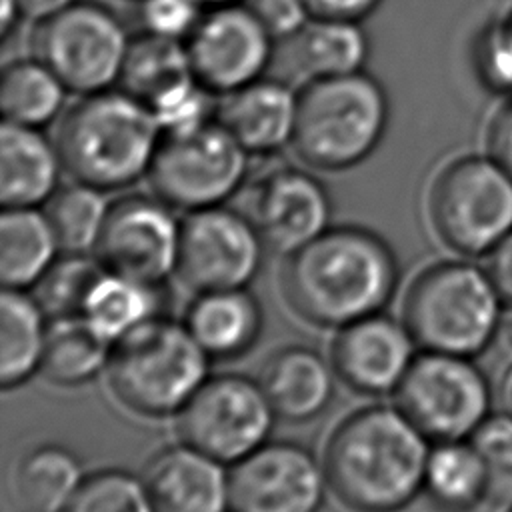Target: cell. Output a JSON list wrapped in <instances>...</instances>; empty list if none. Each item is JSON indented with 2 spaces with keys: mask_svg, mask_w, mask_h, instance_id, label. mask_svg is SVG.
<instances>
[{
  "mask_svg": "<svg viewBox=\"0 0 512 512\" xmlns=\"http://www.w3.org/2000/svg\"><path fill=\"white\" fill-rule=\"evenodd\" d=\"M474 64L488 88L512 94V12L500 10L478 34Z\"/></svg>",
  "mask_w": 512,
  "mask_h": 512,
  "instance_id": "36",
  "label": "cell"
},
{
  "mask_svg": "<svg viewBox=\"0 0 512 512\" xmlns=\"http://www.w3.org/2000/svg\"><path fill=\"white\" fill-rule=\"evenodd\" d=\"M60 250L54 228L38 208H4L0 218V280L26 290L50 270Z\"/></svg>",
  "mask_w": 512,
  "mask_h": 512,
  "instance_id": "23",
  "label": "cell"
},
{
  "mask_svg": "<svg viewBox=\"0 0 512 512\" xmlns=\"http://www.w3.org/2000/svg\"><path fill=\"white\" fill-rule=\"evenodd\" d=\"M162 128L154 112L126 90L82 96L56 134L64 170L100 190L134 184L148 174Z\"/></svg>",
  "mask_w": 512,
  "mask_h": 512,
  "instance_id": "3",
  "label": "cell"
},
{
  "mask_svg": "<svg viewBox=\"0 0 512 512\" xmlns=\"http://www.w3.org/2000/svg\"><path fill=\"white\" fill-rule=\"evenodd\" d=\"M264 246L244 212L224 204L194 210L182 222L176 274L196 292L248 288L262 268Z\"/></svg>",
  "mask_w": 512,
  "mask_h": 512,
  "instance_id": "12",
  "label": "cell"
},
{
  "mask_svg": "<svg viewBox=\"0 0 512 512\" xmlns=\"http://www.w3.org/2000/svg\"><path fill=\"white\" fill-rule=\"evenodd\" d=\"M244 214L264 244L290 254L330 228L332 206L318 178L304 170L278 168L252 186Z\"/></svg>",
  "mask_w": 512,
  "mask_h": 512,
  "instance_id": "16",
  "label": "cell"
},
{
  "mask_svg": "<svg viewBox=\"0 0 512 512\" xmlns=\"http://www.w3.org/2000/svg\"><path fill=\"white\" fill-rule=\"evenodd\" d=\"M502 12H512V0H502Z\"/></svg>",
  "mask_w": 512,
  "mask_h": 512,
  "instance_id": "47",
  "label": "cell"
},
{
  "mask_svg": "<svg viewBox=\"0 0 512 512\" xmlns=\"http://www.w3.org/2000/svg\"><path fill=\"white\" fill-rule=\"evenodd\" d=\"M202 4L196 0H140L144 32L162 38H188L200 20Z\"/></svg>",
  "mask_w": 512,
  "mask_h": 512,
  "instance_id": "37",
  "label": "cell"
},
{
  "mask_svg": "<svg viewBox=\"0 0 512 512\" xmlns=\"http://www.w3.org/2000/svg\"><path fill=\"white\" fill-rule=\"evenodd\" d=\"M280 286L300 318L342 328L382 312L398 286V260L376 232L334 226L288 254Z\"/></svg>",
  "mask_w": 512,
  "mask_h": 512,
  "instance_id": "1",
  "label": "cell"
},
{
  "mask_svg": "<svg viewBox=\"0 0 512 512\" xmlns=\"http://www.w3.org/2000/svg\"><path fill=\"white\" fill-rule=\"evenodd\" d=\"M184 324L212 358L246 354L262 332V308L248 288L198 292Z\"/></svg>",
  "mask_w": 512,
  "mask_h": 512,
  "instance_id": "22",
  "label": "cell"
},
{
  "mask_svg": "<svg viewBox=\"0 0 512 512\" xmlns=\"http://www.w3.org/2000/svg\"><path fill=\"white\" fill-rule=\"evenodd\" d=\"M202 6H222V4H236L238 0H196Z\"/></svg>",
  "mask_w": 512,
  "mask_h": 512,
  "instance_id": "46",
  "label": "cell"
},
{
  "mask_svg": "<svg viewBox=\"0 0 512 512\" xmlns=\"http://www.w3.org/2000/svg\"><path fill=\"white\" fill-rule=\"evenodd\" d=\"M328 478L302 444L276 440L232 464L230 512H318Z\"/></svg>",
  "mask_w": 512,
  "mask_h": 512,
  "instance_id": "15",
  "label": "cell"
},
{
  "mask_svg": "<svg viewBox=\"0 0 512 512\" xmlns=\"http://www.w3.org/2000/svg\"><path fill=\"white\" fill-rule=\"evenodd\" d=\"M510 512H512V508H510Z\"/></svg>",
  "mask_w": 512,
  "mask_h": 512,
  "instance_id": "48",
  "label": "cell"
},
{
  "mask_svg": "<svg viewBox=\"0 0 512 512\" xmlns=\"http://www.w3.org/2000/svg\"><path fill=\"white\" fill-rule=\"evenodd\" d=\"M64 512H156L144 476L106 468L84 476Z\"/></svg>",
  "mask_w": 512,
  "mask_h": 512,
  "instance_id": "34",
  "label": "cell"
},
{
  "mask_svg": "<svg viewBox=\"0 0 512 512\" xmlns=\"http://www.w3.org/2000/svg\"><path fill=\"white\" fill-rule=\"evenodd\" d=\"M492 346L496 348V354L510 366L512 364V304L510 308L502 310Z\"/></svg>",
  "mask_w": 512,
  "mask_h": 512,
  "instance_id": "43",
  "label": "cell"
},
{
  "mask_svg": "<svg viewBox=\"0 0 512 512\" xmlns=\"http://www.w3.org/2000/svg\"><path fill=\"white\" fill-rule=\"evenodd\" d=\"M18 16H22L18 0H2V10H0V34H2V38H6L10 34Z\"/></svg>",
  "mask_w": 512,
  "mask_h": 512,
  "instance_id": "44",
  "label": "cell"
},
{
  "mask_svg": "<svg viewBox=\"0 0 512 512\" xmlns=\"http://www.w3.org/2000/svg\"><path fill=\"white\" fill-rule=\"evenodd\" d=\"M500 398H502V404H504V410L512 414V364L508 366L504 378H502V384H500Z\"/></svg>",
  "mask_w": 512,
  "mask_h": 512,
  "instance_id": "45",
  "label": "cell"
},
{
  "mask_svg": "<svg viewBox=\"0 0 512 512\" xmlns=\"http://www.w3.org/2000/svg\"><path fill=\"white\" fill-rule=\"evenodd\" d=\"M382 0H304L312 18L318 20H362Z\"/></svg>",
  "mask_w": 512,
  "mask_h": 512,
  "instance_id": "40",
  "label": "cell"
},
{
  "mask_svg": "<svg viewBox=\"0 0 512 512\" xmlns=\"http://www.w3.org/2000/svg\"><path fill=\"white\" fill-rule=\"evenodd\" d=\"M486 270L504 302L512 304V232L506 234L488 254Z\"/></svg>",
  "mask_w": 512,
  "mask_h": 512,
  "instance_id": "41",
  "label": "cell"
},
{
  "mask_svg": "<svg viewBox=\"0 0 512 512\" xmlns=\"http://www.w3.org/2000/svg\"><path fill=\"white\" fill-rule=\"evenodd\" d=\"M66 92L64 82L40 58L14 60L0 76L4 120L42 128L60 114Z\"/></svg>",
  "mask_w": 512,
  "mask_h": 512,
  "instance_id": "30",
  "label": "cell"
},
{
  "mask_svg": "<svg viewBox=\"0 0 512 512\" xmlns=\"http://www.w3.org/2000/svg\"><path fill=\"white\" fill-rule=\"evenodd\" d=\"M144 480L156 512H228L230 472L214 456L180 442L160 450Z\"/></svg>",
  "mask_w": 512,
  "mask_h": 512,
  "instance_id": "18",
  "label": "cell"
},
{
  "mask_svg": "<svg viewBox=\"0 0 512 512\" xmlns=\"http://www.w3.org/2000/svg\"><path fill=\"white\" fill-rule=\"evenodd\" d=\"M388 114L384 88L362 70L310 78L298 92L290 144L316 170H348L380 144Z\"/></svg>",
  "mask_w": 512,
  "mask_h": 512,
  "instance_id": "4",
  "label": "cell"
},
{
  "mask_svg": "<svg viewBox=\"0 0 512 512\" xmlns=\"http://www.w3.org/2000/svg\"><path fill=\"white\" fill-rule=\"evenodd\" d=\"M82 480V466L68 448L42 444L18 460L14 498L22 512H64Z\"/></svg>",
  "mask_w": 512,
  "mask_h": 512,
  "instance_id": "26",
  "label": "cell"
},
{
  "mask_svg": "<svg viewBox=\"0 0 512 512\" xmlns=\"http://www.w3.org/2000/svg\"><path fill=\"white\" fill-rule=\"evenodd\" d=\"M502 302L486 268L438 262L412 280L402 320L422 350L472 358L492 346Z\"/></svg>",
  "mask_w": 512,
  "mask_h": 512,
  "instance_id": "6",
  "label": "cell"
},
{
  "mask_svg": "<svg viewBox=\"0 0 512 512\" xmlns=\"http://www.w3.org/2000/svg\"><path fill=\"white\" fill-rule=\"evenodd\" d=\"M368 50V38L356 20L314 18L298 34V62L310 78L358 72Z\"/></svg>",
  "mask_w": 512,
  "mask_h": 512,
  "instance_id": "31",
  "label": "cell"
},
{
  "mask_svg": "<svg viewBox=\"0 0 512 512\" xmlns=\"http://www.w3.org/2000/svg\"><path fill=\"white\" fill-rule=\"evenodd\" d=\"M160 306V284L142 282L104 268L92 284L80 316L114 344L160 316Z\"/></svg>",
  "mask_w": 512,
  "mask_h": 512,
  "instance_id": "25",
  "label": "cell"
},
{
  "mask_svg": "<svg viewBox=\"0 0 512 512\" xmlns=\"http://www.w3.org/2000/svg\"><path fill=\"white\" fill-rule=\"evenodd\" d=\"M104 266L90 254H66L34 284V298L50 320L80 316L86 296Z\"/></svg>",
  "mask_w": 512,
  "mask_h": 512,
  "instance_id": "33",
  "label": "cell"
},
{
  "mask_svg": "<svg viewBox=\"0 0 512 512\" xmlns=\"http://www.w3.org/2000/svg\"><path fill=\"white\" fill-rule=\"evenodd\" d=\"M416 340L404 320L376 312L342 326L332 342L336 376L360 394L396 392L416 354Z\"/></svg>",
  "mask_w": 512,
  "mask_h": 512,
  "instance_id": "17",
  "label": "cell"
},
{
  "mask_svg": "<svg viewBox=\"0 0 512 512\" xmlns=\"http://www.w3.org/2000/svg\"><path fill=\"white\" fill-rule=\"evenodd\" d=\"M248 6L274 38L300 34L310 16L304 0H250Z\"/></svg>",
  "mask_w": 512,
  "mask_h": 512,
  "instance_id": "38",
  "label": "cell"
},
{
  "mask_svg": "<svg viewBox=\"0 0 512 512\" xmlns=\"http://www.w3.org/2000/svg\"><path fill=\"white\" fill-rule=\"evenodd\" d=\"M246 170V148L218 120H208L190 130L164 132L146 176L158 198L194 212L224 204Z\"/></svg>",
  "mask_w": 512,
  "mask_h": 512,
  "instance_id": "8",
  "label": "cell"
},
{
  "mask_svg": "<svg viewBox=\"0 0 512 512\" xmlns=\"http://www.w3.org/2000/svg\"><path fill=\"white\" fill-rule=\"evenodd\" d=\"M108 210L104 190L84 182L56 190L46 202V216L66 254H94Z\"/></svg>",
  "mask_w": 512,
  "mask_h": 512,
  "instance_id": "32",
  "label": "cell"
},
{
  "mask_svg": "<svg viewBox=\"0 0 512 512\" xmlns=\"http://www.w3.org/2000/svg\"><path fill=\"white\" fill-rule=\"evenodd\" d=\"M478 450L488 484V500L492 504L512 508V414H490L482 426L470 436Z\"/></svg>",
  "mask_w": 512,
  "mask_h": 512,
  "instance_id": "35",
  "label": "cell"
},
{
  "mask_svg": "<svg viewBox=\"0 0 512 512\" xmlns=\"http://www.w3.org/2000/svg\"><path fill=\"white\" fill-rule=\"evenodd\" d=\"M424 492L444 512H470L488 500L486 470L470 438L444 440L430 448Z\"/></svg>",
  "mask_w": 512,
  "mask_h": 512,
  "instance_id": "27",
  "label": "cell"
},
{
  "mask_svg": "<svg viewBox=\"0 0 512 512\" xmlns=\"http://www.w3.org/2000/svg\"><path fill=\"white\" fill-rule=\"evenodd\" d=\"M336 370L326 356L308 346H286L266 358L260 384L276 412L290 422L322 414L334 396Z\"/></svg>",
  "mask_w": 512,
  "mask_h": 512,
  "instance_id": "20",
  "label": "cell"
},
{
  "mask_svg": "<svg viewBox=\"0 0 512 512\" xmlns=\"http://www.w3.org/2000/svg\"><path fill=\"white\" fill-rule=\"evenodd\" d=\"M180 230L168 202L130 194L110 204L94 256L106 270L162 284L178 268Z\"/></svg>",
  "mask_w": 512,
  "mask_h": 512,
  "instance_id": "13",
  "label": "cell"
},
{
  "mask_svg": "<svg viewBox=\"0 0 512 512\" xmlns=\"http://www.w3.org/2000/svg\"><path fill=\"white\" fill-rule=\"evenodd\" d=\"M486 154L512 176V96L498 106L488 122Z\"/></svg>",
  "mask_w": 512,
  "mask_h": 512,
  "instance_id": "39",
  "label": "cell"
},
{
  "mask_svg": "<svg viewBox=\"0 0 512 512\" xmlns=\"http://www.w3.org/2000/svg\"><path fill=\"white\" fill-rule=\"evenodd\" d=\"M298 94L276 80H256L230 94L218 108V122L248 154H268L292 142Z\"/></svg>",
  "mask_w": 512,
  "mask_h": 512,
  "instance_id": "21",
  "label": "cell"
},
{
  "mask_svg": "<svg viewBox=\"0 0 512 512\" xmlns=\"http://www.w3.org/2000/svg\"><path fill=\"white\" fill-rule=\"evenodd\" d=\"M492 390L468 356L420 352L396 388V406L434 442L468 440L490 416Z\"/></svg>",
  "mask_w": 512,
  "mask_h": 512,
  "instance_id": "10",
  "label": "cell"
},
{
  "mask_svg": "<svg viewBox=\"0 0 512 512\" xmlns=\"http://www.w3.org/2000/svg\"><path fill=\"white\" fill-rule=\"evenodd\" d=\"M430 224L464 256H486L512 232V176L488 154L448 162L430 186Z\"/></svg>",
  "mask_w": 512,
  "mask_h": 512,
  "instance_id": "7",
  "label": "cell"
},
{
  "mask_svg": "<svg viewBox=\"0 0 512 512\" xmlns=\"http://www.w3.org/2000/svg\"><path fill=\"white\" fill-rule=\"evenodd\" d=\"M428 440L398 406L360 408L326 442L328 486L354 512H400L424 490Z\"/></svg>",
  "mask_w": 512,
  "mask_h": 512,
  "instance_id": "2",
  "label": "cell"
},
{
  "mask_svg": "<svg viewBox=\"0 0 512 512\" xmlns=\"http://www.w3.org/2000/svg\"><path fill=\"white\" fill-rule=\"evenodd\" d=\"M210 358L184 322L156 316L114 342L108 384L136 414H178L210 378Z\"/></svg>",
  "mask_w": 512,
  "mask_h": 512,
  "instance_id": "5",
  "label": "cell"
},
{
  "mask_svg": "<svg viewBox=\"0 0 512 512\" xmlns=\"http://www.w3.org/2000/svg\"><path fill=\"white\" fill-rule=\"evenodd\" d=\"M274 36L250 6H210L186 38L196 80L212 94H230L262 78Z\"/></svg>",
  "mask_w": 512,
  "mask_h": 512,
  "instance_id": "14",
  "label": "cell"
},
{
  "mask_svg": "<svg viewBox=\"0 0 512 512\" xmlns=\"http://www.w3.org/2000/svg\"><path fill=\"white\" fill-rule=\"evenodd\" d=\"M50 318L34 296L4 288L0 296V382L4 388L24 384L40 370Z\"/></svg>",
  "mask_w": 512,
  "mask_h": 512,
  "instance_id": "24",
  "label": "cell"
},
{
  "mask_svg": "<svg viewBox=\"0 0 512 512\" xmlns=\"http://www.w3.org/2000/svg\"><path fill=\"white\" fill-rule=\"evenodd\" d=\"M74 2L76 0H18V6H20L22 16L42 22V20L62 12L64 8H68Z\"/></svg>",
  "mask_w": 512,
  "mask_h": 512,
  "instance_id": "42",
  "label": "cell"
},
{
  "mask_svg": "<svg viewBox=\"0 0 512 512\" xmlns=\"http://www.w3.org/2000/svg\"><path fill=\"white\" fill-rule=\"evenodd\" d=\"M112 346L82 316L50 320L40 370L58 386H80L108 368Z\"/></svg>",
  "mask_w": 512,
  "mask_h": 512,
  "instance_id": "29",
  "label": "cell"
},
{
  "mask_svg": "<svg viewBox=\"0 0 512 512\" xmlns=\"http://www.w3.org/2000/svg\"><path fill=\"white\" fill-rule=\"evenodd\" d=\"M192 80L196 76L186 44L148 32L132 40L120 82L148 108Z\"/></svg>",
  "mask_w": 512,
  "mask_h": 512,
  "instance_id": "28",
  "label": "cell"
},
{
  "mask_svg": "<svg viewBox=\"0 0 512 512\" xmlns=\"http://www.w3.org/2000/svg\"><path fill=\"white\" fill-rule=\"evenodd\" d=\"M64 162L40 128L4 120L0 130V200L4 208H38L58 190Z\"/></svg>",
  "mask_w": 512,
  "mask_h": 512,
  "instance_id": "19",
  "label": "cell"
},
{
  "mask_svg": "<svg viewBox=\"0 0 512 512\" xmlns=\"http://www.w3.org/2000/svg\"><path fill=\"white\" fill-rule=\"evenodd\" d=\"M34 54L76 94L108 90L120 80L130 50L122 20L102 4L74 2L42 20L34 32Z\"/></svg>",
  "mask_w": 512,
  "mask_h": 512,
  "instance_id": "9",
  "label": "cell"
},
{
  "mask_svg": "<svg viewBox=\"0 0 512 512\" xmlns=\"http://www.w3.org/2000/svg\"><path fill=\"white\" fill-rule=\"evenodd\" d=\"M176 416L180 440L224 464L268 442L276 420L260 380L242 374L210 376Z\"/></svg>",
  "mask_w": 512,
  "mask_h": 512,
  "instance_id": "11",
  "label": "cell"
}]
</instances>
